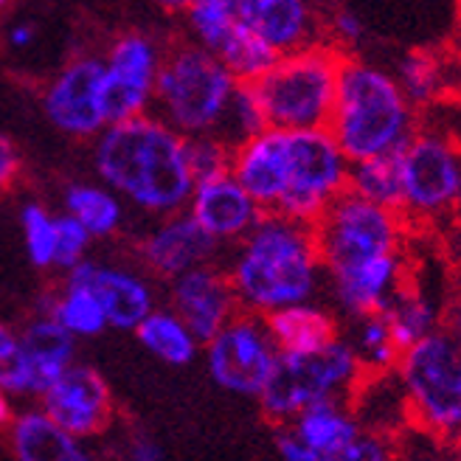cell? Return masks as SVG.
<instances>
[{"instance_id":"obj_1","label":"cell","mask_w":461,"mask_h":461,"mask_svg":"<svg viewBox=\"0 0 461 461\" xmlns=\"http://www.w3.org/2000/svg\"><path fill=\"white\" fill-rule=\"evenodd\" d=\"M94 172L102 186L149 220L186 212L194 189L186 138L152 113L99 132Z\"/></svg>"},{"instance_id":"obj_2","label":"cell","mask_w":461,"mask_h":461,"mask_svg":"<svg viewBox=\"0 0 461 461\" xmlns=\"http://www.w3.org/2000/svg\"><path fill=\"white\" fill-rule=\"evenodd\" d=\"M240 312L265 318L276 310L315 302L327 285L310 225L265 214L222 265Z\"/></svg>"},{"instance_id":"obj_3","label":"cell","mask_w":461,"mask_h":461,"mask_svg":"<svg viewBox=\"0 0 461 461\" xmlns=\"http://www.w3.org/2000/svg\"><path fill=\"white\" fill-rule=\"evenodd\" d=\"M349 164L397 155L420 132V113L408 104L394 74L363 57H343L327 124Z\"/></svg>"},{"instance_id":"obj_4","label":"cell","mask_w":461,"mask_h":461,"mask_svg":"<svg viewBox=\"0 0 461 461\" xmlns=\"http://www.w3.org/2000/svg\"><path fill=\"white\" fill-rule=\"evenodd\" d=\"M240 82L228 68L192 40L164 51L155 79L152 115L183 138L217 135Z\"/></svg>"},{"instance_id":"obj_5","label":"cell","mask_w":461,"mask_h":461,"mask_svg":"<svg viewBox=\"0 0 461 461\" xmlns=\"http://www.w3.org/2000/svg\"><path fill=\"white\" fill-rule=\"evenodd\" d=\"M340 62L343 54L327 42L276 59L257 82H250L267 127L285 132L327 130Z\"/></svg>"},{"instance_id":"obj_6","label":"cell","mask_w":461,"mask_h":461,"mask_svg":"<svg viewBox=\"0 0 461 461\" xmlns=\"http://www.w3.org/2000/svg\"><path fill=\"white\" fill-rule=\"evenodd\" d=\"M408 422L442 445L461 442V346L447 330L400 355L394 368Z\"/></svg>"},{"instance_id":"obj_7","label":"cell","mask_w":461,"mask_h":461,"mask_svg":"<svg viewBox=\"0 0 461 461\" xmlns=\"http://www.w3.org/2000/svg\"><path fill=\"white\" fill-rule=\"evenodd\" d=\"M363 377L366 375L352 346L340 335L324 349L279 355L273 375L259 394V408L273 425H285L312 405L349 402Z\"/></svg>"},{"instance_id":"obj_8","label":"cell","mask_w":461,"mask_h":461,"mask_svg":"<svg viewBox=\"0 0 461 461\" xmlns=\"http://www.w3.org/2000/svg\"><path fill=\"white\" fill-rule=\"evenodd\" d=\"M324 276H338L385 257H400L408 242V220L400 212L343 192L312 225Z\"/></svg>"},{"instance_id":"obj_9","label":"cell","mask_w":461,"mask_h":461,"mask_svg":"<svg viewBox=\"0 0 461 461\" xmlns=\"http://www.w3.org/2000/svg\"><path fill=\"white\" fill-rule=\"evenodd\" d=\"M349 167L330 130L287 132L285 194L273 214L312 228L349 186Z\"/></svg>"},{"instance_id":"obj_10","label":"cell","mask_w":461,"mask_h":461,"mask_svg":"<svg viewBox=\"0 0 461 461\" xmlns=\"http://www.w3.org/2000/svg\"><path fill=\"white\" fill-rule=\"evenodd\" d=\"M402 205L411 222H430L461 205V147L439 130H422L400 152Z\"/></svg>"},{"instance_id":"obj_11","label":"cell","mask_w":461,"mask_h":461,"mask_svg":"<svg viewBox=\"0 0 461 461\" xmlns=\"http://www.w3.org/2000/svg\"><path fill=\"white\" fill-rule=\"evenodd\" d=\"M164 45L144 29L119 32L102 54L104 68V119L122 124L152 113L155 79L164 62Z\"/></svg>"},{"instance_id":"obj_12","label":"cell","mask_w":461,"mask_h":461,"mask_svg":"<svg viewBox=\"0 0 461 461\" xmlns=\"http://www.w3.org/2000/svg\"><path fill=\"white\" fill-rule=\"evenodd\" d=\"M203 346L205 368L214 385L234 397L259 400L279 360V349L273 346L262 318L240 312Z\"/></svg>"},{"instance_id":"obj_13","label":"cell","mask_w":461,"mask_h":461,"mask_svg":"<svg viewBox=\"0 0 461 461\" xmlns=\"http://www.w3.org/2000/svg\"><path fill=\"white\" fill-rule=\"evenodd\" d=\"M186 40L217 57L240 85L257 82L279 59L237 14V0H192L183 6Z\"/></svg>"},{"instance_id":"obj_14","label":"cell","mask_w":461,"mask_h":461,"mask_svg":"<svg viewBox=\"0 0 461 461\" xmlns=\"http://www.w3.org/2000/svg\"><path fill=\"white\" fill-rule=\"evenodd\" d=\"M104 68L99 54L71 57L59 71L45 82L40 107L49 124L74 138V141H96L107 127L104 119Z\"/></svg>"},{"instance_id":"obj_15","label":"cell","mask_w":461,"mask_h":461,"mask_svg":"<svg viewBox=\"0 0 461 461\" xmlns=\"http://www.w3.org/2000/svg\"><path fill=\"white\" fill-rule=\"evenodd\" d=\"M40 411L65 433L87 442L102 436L113 425L115 402L99 368L87 363H74L40 397Z\"/></svg>"},{"instance_id":"obj_16","label":"cell","mask_w":461,"mask_h":461,"mask_svg":"<svg viewBox=\"0 0 461 461\" xmlns=\"http://www.w3.org/2000/svg\"><path fill=\"white\" fill-rule=\"evenodd\" d=\"M65 279L85 287L96 298L99 310L104 312L107 330L113 327L135 332V327L158 307L155 285L141 267L87 259L71 273H65Z\"/></svg>"},{"instance_id":"obj_17","label":"cell","mask_w":461,"mask_h":461,"mask_svg":"<svg viewBox=\"0 0 461 461\" xmlns=\"http://www.w3.org/2000/svg\"><path fill=\"white\" fill-rule=\"evenodd\" d=\"M217 253L220 248L203 234L186 212L152 220L135 242L138 267L149 279H164L167 285L189 270L214 265Z\"/></svg>"},{"instance_id":"obj_18","label":"cell","mask_w":461,"mask_h":461,"mask_svg":"<svg viewBox=\"0 0 461 461\" xmlns=\"http://www.w3.org/2000/svg\"><path fill=\"white\" fill-rule=\"evenodd\" d=\"M169 287V310L189 327V332L209 343L222 327L240 315L237 295L230 290V282L222 265H205L177 276Z\"/></svg>"},{"instance_id":"obj_19","label":"cell","mask_w":461,"mask_h":461,"mask_svg":"<svg viewBox=\"0 0 461 461\" xmlns=\"http://www.w3.org/2000/svg\"><path fill=\"white\" fill-rule=\"evenodd\" d=\"M186 214L220 250L228 245L234 248L265 217L259 205L230 177V172L194 183L192 197L186 203Z\"/></svg>"},{"instance_id":"obj_20","label":"cell","mask_w":461,"mask_h":461,"mask_svg":"<svg viewBox=\"0 0 461 461\" xmlns=\"http://www.w3.org/2000/svg\"><path fill=\"white\" fill-rule=\"evenodd\" d=\"M237 14L276 57L324 42V12L304 0H237Z\"/></svg>"},{"instance_id":"obj_21","label":"cell","mask_w":461,"mask_h":461,"mask_svg":"<svg viewBox=\"0 0 461 461\" xmlns=\"http://www.w3.org/2000/svg\"><path fill=\"white\" fill-rule=\"evenodd\" d=\"M285 167H287V132L262 130L259 135L237 144L230 152V177L248 192V197L273 214L285 194Z\"/></svg>"},{"instance_id":"obj_22","label":"cell","mask_w":461,"mask_h":461,"mask_svg":"<svg viewBox=\"0 0 461 461\" xmlns=\"http://www.w3.org/2000/svg\"><path fill=\"white\" fill-rule=\"evenodd\" d=\"M408 279V257H385L368 262L363 267L346 270L338 276H327V287L332 293L335 307L346 318H366L377 315L388 307V302L400 293Z\"/></svg>"},{"instance_id":"obj_23","label":"cell","mask_w":461,"mask_h":461,"mask_svg":"<svg viewBox=\"0 0 461 461\" xmlns=\"http://www.w3.org/2000/svg\"><path fill=\"white\" fill-rule=\"evenodd\" d=\"M17 332L29 363V391L40 400L77 363V340L45 312H34Z\"/></svg>"},{"instance_id":"obj_24","label":"cell","mask_w":461,"mask_h":461,"mask_svg":"<svg viewBox=\"0 0 461 461\" xmlns=\"http://www.w3.org/2000/svg\"><path fill=\"white\" fill-rule=\"evenodd\" d=\"M383 318L391 335H394L397 346L405 352L411 346H417L425 338L445 330L447 302L436 287H428L425 282L411 279V273H408L400 293L391 298L388 307L383 310Z\"/></svg>"},{"instance_id":"obj_25","label":"cell","mask_w":461,"mask_h":461,"mask_svg":"<svg viewBox=\"0 0 461 461\" xmlns=\"http://www.w3.org/2000/svg\"><path fill=\"white\" fill-rule=\"evenodd\" d=\"M6 439L14 461H99L87 442L57 428L40 408L17 411Z\"/></svg>"},{"instance_id":"obj_26","label":"cell","mask_w":461,"mask_h":461,"mask_svg":"<svg viewBox=\"0 0 461 461\" xmlns=\"http://www.w3.org/2000/svg\"><path fill=\"white\" fill-rule=\"evenodd\" d=\"M262 321H265V330H267L273 346L279 349V355L315 352L340 338L338 315L318 302L276 310V312L265 315Z\"/></svg>"},{"instance_id":"obj_27","label":"cell","mask_w":461,"mask_h":461,"mask_svg":"<svg viewBox=\"0 0 461 461\" xmlns=\"http://www.w3.org/2000/svg\"><path fill=\"white\" fill-rule=\"evenodd\" d=\"M285 425L295 433V439L310 450V456L315 461L343 450L346 445L355 442L363 433L349 402L312 405Z\"/></svg>"},{"instance_id":"obj_28","label":"cell","mask_w":461,"mask_h":461,"mask_svg":"<svg viewBox=\"0 0 461 461\" xmlns=\"http://www.w3.org/2000/svg\"><path fill=\"white\" fill-rule=\"evenodd\" d=\"M62 214L79 222L90 240H113L124 230L127 205L99 180H74L62 192Z\"/></svg>"},{"instance_id":"obj_29","label":"cell","mask_w":461,"mask_h":461,"mask_svg":"<svg viewBox=\"0 0 461 461\" xmlns=\"http://www.w3.org/2000/svg\"><path fill=\"white\" fill-rule=\"evenodd\" d=\"M394 82L413 110H425L447 96V57L430 49H411L400 57Z\"/></svg>"},{"instance_id":"obj_30","label":"cell","mask_w":461,"mask_h":461,"mask_svg":"<svg viewBox=\"0 0 461 461\" xmlns=\"http://www.w3.org/2000/svg\"><path fill=\"white\" fill-rule=\"evenodd\" d=\"M135 338L155 360L167 366H177V368L189 366L203 346L169 307H155L141 324L135 327Z\"/></svg>"},{"instance_id":"obj_31","label":"cell","mask_w":461,"mask_h":461,"mask_svg":"<svg viewBox=\"0 0 461 461\" xmlns=\"http://www.w3.org/2000/svg\"><path fill=\"white\" fill-rule=\"evenodd\" d=\"M37 312L51 315L74 340H79V338H96V335H102L107 330L104 312L99 310L96 298L90 295L85 287L68 282V279L62 282L59 290H54L49 295V302H45Z\"/></svg>"},{"instance_id":"obj_32","label":"cell","mask_w":461,"mask_h":461,"mask_svg":"<svg viewBox=\"0 0 461 461\" xmlns=\"http://www.w3.org/2000/svg\"><path fill=\"white\" fill-rule=\"evenodd\" d=\"M346 343L352 346V352L366 377L394 375L402 349L397 346L394 335H391L383 312L352 321V332L346 338Z\"/></svg>"},{"instance_id":"obj_33","label":"cell","mask_w":461,"mask_h":461,"mask_svg":"<svg viewBox=\"0 0 461 461\" xmlns=\"http://www.w3.org/2000/svg\"><path fill=\"white\" fill-rule=\"evenodd\" d=\"M346 192L357 194L388 212H400L402 205V183H400V152L368 158L349 167V186Z\"/></svg>"},{"instance_id":"obj_34","label":"cell","mask_w":461,"mask_h":461,"mask_svg":"<svg viewBox=\"0 0 461 461\" xmlns=\"http://www.w3.org/2000/svg\"><path fill=\"white\" fill-rule=\"evenodd\" d=\"M20 230L23 245H26L29 262L40 270L54 267V250H57V214L37 200L23 203L20 209Z\"/></svg>"},{"instance_id":"obj_35","label":"cell","mask_w":461,"mask_h":461,"mask_svg":"<svg viewBox=\"0 0 461 461\" xmlns=\"http://www.w3.org/2000/svg\"><path fill=\"white\" fill-rule=\"evenodd\" d=\"M262 130H267V122H265V113L259 107V99L257 94H253L250 85H240L234 99H230L228 104V113L222 119V127H220V138L222 141H228L230 147H237L242 141H248V138L259 135Z\"/></svg>"},{"instance_id":"obj_36","label":"cell","mask_w":461,"mask_h":461,"mask_svg":"<svg viewBox=\"0 0 461 461\" xmlns=\"http://www.w3.org/2000/svg\"><path fill=\"white\" fill-rule=\"evenodd\" d=\"M0 391H6L12 400L32 397L29 363L20 343V332L6 321H0Z\"/></svg>"},{"instance_id":"obj_37","label":"cell","mask_w":461,"mask_h":461,"mask_svg":"<svg viewBox=\"0 0 461 461\" xmlns=\"http://www.w3.org/2000/svg\"><path fill=\"white\" fill-rule=\"evenodd\" d=\"M230 147L222 141L220 135H200V138H186V158H189V172L194 183L212 180L220 175L230 172Z\"/></svg>"},{"instance_id":"obj_38","label":"cell","mask_w":461,"mask_h":461,"mask_svg":"<svg viewBox=\"0 0 461 461\" xmlns=\"http://www.w3.org/2000/svg\"><path fill=\"white\" fill-rule=\"evenodd\" d=\"M363 40H366V20L355 9L338 6L324 14V42L332 45L343 57H352V51Z\"/></svg>"},{"instance_id":"obj_39","label":"cell","mask_w":461,"mask_h":461,"mask_svg":"<svg viewBox=\"0 0 461 461\" xmlns=\"http://www.w3.org/2000/svg\"><path fill=\"white\" fill-rule=\"evenodd\" d=\"M90 240L87 230L74 222L71 217L57 214V250H54V267L71 273L74 267H79L82 262H87V250H90Z\"/></svg>"},{"instance_id":"obj_40","label":"cell","mask_w":461,"mask_h":461,"mask_svg":"<svg viewBox=\"0 0 461 461\" xmlns=\"http://www.w3.org/2000/svg\"><path fill=\"white\" fill-rule=\"evenodd\" d=\"M318 461H397V447H394V439H388V436L363 430L357 439L349 442L343 450L324 456Z\"/></svg>"},{"instance_id":"obj_41","label":"cell","mask_w":461,"mask_h":461,"mask_svg":"<svg viewBox=\"0 0 461 461\" xmlns=\"http://www.w3.org/2000/svg\"><path fill=\"white\" fill-rule=\"evenodd\" d=\"M394 447H397V461H447L450 456V445L436 442L413 428L397 436Z\"/></svg>"},{"instance_id":"obj_42","label":"cell","mask_w":461,"mask_h":461,"mask_svg":"<svg viewBox=\"0 0 461 461\" xmlns=\"http://www.w3.org/2000/svg\"><path fill=\"white\" fill-rule=\"evenodd\" d=\"M23 172V155L6 132H0V197L12 192Z\"/></svg>"},{"instance_id":"obj_43","label":"cell","mask_w":461,"mask_h":461,"mask_svg":"<svg viewBox=\"0 0 461 461\" xmlns=\"http://www.w3.org/2000/svg\"><path fill=\"white\" fill-rule=\"evenodd\" d=\"M124 458L127 461H167V453L149 433L135 430V433H130V439H127Z\"/></svg>"},{"instance_id":"obj_44","label":"cell","mask_w":461,"mask_h":461,"mask_svg":"<svg viewBox=\"0 0 461 461\" xmlns=\"http://www.w3.org/2000/svg\"><path fill=\"white\" fill-rule=\"evenodd\" d=\"M273 450H276V456H279V461H315L310 456V450L295 439V433L287 425H276Z\"/></svg>"},{"instance_id":"obj_45","label":"cell","mask_w":461,"mask_h":461,"mask_svg":"<svg viewBox=\"0 0 461 461\" xmlns=\"http://www.w3.org/2000/svg\"><path fill=\"white\" fill-rule=\"evenodd\" d=\"M37 34H40V29H37V23H32V20H14L12 26H6V32H4L6 45L12 51L32 49V45L37 42Z\"/></svg>"},{"instance_id":"obj_46","label":"cell","mask_w":461,"mask_h":461,"mask_svg":"<svg viewBox=\"0 0 461 461\" xmlns=\"http://www.w3.org/2000/svg\"><path fill=\"white\" fill-rule=\"evenodd\" d=\"M447 96H456L461 102V49L447 57Z\"/></svg>"},{"instance_id":"obj_47","label":"cell","mask_w":461,"mask_h":461,"mask_svg":"<svg viewBox=\"0 0 461 461\" xmlns=\"http://www.w3.org/2000/svg\"><path fill=\"white\" fill-rule=\"evenodd\" d=\"M445 330L453 335V340L461 346V293L453 298V304L447 307V324H445Z\"/></svg>"},{"instance_id":"obj_48","label":"cell","mask_w":461,"mask_h":461,"mask_svg":"<svg viewBox=\"0 0 461 461\" xmlns=\"http://www.w3.org/2000/svg\"><path fill=\"white\" fill-rule=\"evenodd\" d=\"M17 417V408H14V400L6 394V391H0V430H9L12 422Z\"/></svg>"},{"instance_id":"obj_49","label":"cell","mask_w":461,"mask_h":461,"mask_svg":"<svg viewBox=\"0 0 461 461\" xmlns=\"http://www.w3.org/2000/svg\"><path fill=\"white\" fill-rule=\"evenodd\" d=\"M447 461H461V442L458 445H450V456Z\"/></svg>"}]
</instances>
